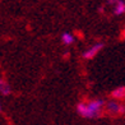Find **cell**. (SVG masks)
Instances as JSON below:
<instances>
[{
	"instance_id": "5b68a950",
	"label": "cell",
	"mask_w": 125,
	"mask_h": 125,
	"mask_svg": "<svg viewBox=\"0 0 125 125\" xmlns=\"http://www.w3.org/2000/svg\"><path fill=\"white\" fill-rule=\"evenodd\" d=\"M112 97L116 100H123L125 98V87H117L116 89L112 91Z\"/></svg>"
},
{
	"instance_id": "8992f818",
	"label": "cell",
	"mask_w": 125,
	"mask_h": 125,
	"mask_svg": "<svg viewBox=\"0 0 125 125\" xmlns=\"http://www.w3.org/2000/svg\"><path fill=\"white\" fill-rule=\"evenodd\" d=\"M61 41H62V43H65V45H70V43L74 42V37H73L70 33L65 32V33H62V36H61Z\"/></svg>"
},
{
	"instance_id": "3957f363",
	"label": "cell",
	"mask_w": 125,
	"mask_h": 125,
	"mask_svg": "<svg viewBox=\"0 0 125 125\" xmlns=\"http://www.w3.org/2000/svg\"><path fill=\"white\" fill-rule=\"evenodd\" d=\"M110 3L114 4V13L116 15H120L125 12V3L121 0H110Z\"/></svg>"
},
{
	"instance_id": "ba28073f",
	"label": "cell",
	"mask_w": 125,
	"mask_h": 125,
	"mask_svg": "<svg viewBox=\"0 0 125 125\" xmlns=\"http://www.w3.org/2000/svg\"><path fill=\"white\" fill-rule=\"evenodd\" d=\"M123 37L125 38V30H124V32H123Z\"/></svg>"
},
{
	"instance_id": "52a82bcc",
	"label": "cell",
	"mask_w": 125,
	"mask_h": 125,
	"mask_svg": "<svg viewBox=\"0 0 125 125\" xmlns=\"http://www.w3.org/2000/svg\"><path fill=\"white\" fill-rule=\"evenodd\" d=\"M0 91H1V94L8 96V94L10 93V87H9L4 81H1V82H0Z\"/></svg>"
},
{
	"instance_id": "7a4b0ae2",
	"label": "cell",
	"mask_w": 125,
	"mask_h": 125,
	"mask_svg": "<svg viewBox=\"0 0 125 125\" xmlns=\"http://www.w3.org/2000/svg\"><path fill=\"white\" fill-rule=\"evenodd\" d=\"M102 47H104V43H101V42L93 45L91 49H88L87 51H84L83 58H84V59H92V58H94V56L102 50Z\"/></svg>"
},
{
	"instance_id": "277c9868",
	"label": "cell",
	"mask_w": 125,
	"mask_h": 125,
	"mask_svg": "<svg viewBox=\"0 0 125 125\" xmlns=\"http://www.w3.org/2000/svg\"><path fill=\"white\" fill-rule=\"evenodd\" d=\"M106 109H107V111L111 112V114H119V112H124L125 111V107L124 106H119V104H116L115 101L109 102L107 106H106Z\"/></svg>"
},
{
	"instance_id": "6da1fadb",
	"label": "cell",
	"mask_w": 125,
	"mask_h": 125,
	"mask_svg": "<svg viewBox=\"0 0 125 125\" xmlns=\"http://www.w3.org/2000/svg\"><path fill=\"white\" fill-rule=\"evenodd\" d=\"M102 106H104V101L102 100H93V101L87 102V104L81 102L77 106V111L84 117H96L101 112Z\"/></svg>"
}]
</instances>
